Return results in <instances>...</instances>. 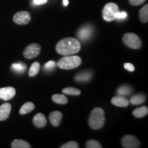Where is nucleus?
<instances>
[{
	"label": "nucleus",
	"instance_id": "18",
	"mask_svg": "<svg viewBox=\"0 0 148 148\" xmlns=\"http://www.w3.org/2000/svg\"><path fill=\"white\" fill-rule=\"evenodd\" d=\"M148 113V108L147 106H141L134 109L132 112V114L136 118H142L145 116Z\"/></svg>",
	"mask_w": 148,
	"mask_h": 148
},
{
	"label": "nucleus",
	"instance_id": "3",
	"mask_svg": "<svg viewBox=\"0 0 148 148\" xmlns=\"http://www.w3.org/2000/svg\"><path fill=\"white\" fill-rule=\"evenodd\" d=\"M81 63H82L81 58L77 56H64L63 58L59 60L57 66L60 69L69 70L77 68L80 65Z\"/></svg>",
	"mask_w": 148,
	"mask_h": 148
},
{
	"label": "nucleus",
	"instance_id": "14",
	"mask_svg": "<svg viewBox=\"0 0 148 148\" xmlns=\"http://www.w3.org/2000/svg\"><path fill=\"white\" fill-rule=\"evenodd\" d=\"M33 123L37 127H44L47 124V120L45 115L42 113H38L33 118Z\"/></svg>",
	"mask_w": 148,
	"mask_h": 148
},
{
	"label": "nucleus",
	"instance_id": "32",
	"mask_svg": "<svg viewBox=\"0 0 148 148\" xmlns=\"http://www.w3.org/2000/svg\"><path fill=\"white\" fill-rule=\"evenodd\" d=\"M47 1L48 0H34V3L35 5H40L45 4V3L47 2Z\"/></svg>",
	"mask_w": 148,
	"mask_h": 148
},
{
	"label": "nucleus",
	"instance_id": "1",
	"mask_svg": "<svg viewBox=\"0 0 148 148\" xmlns=\"http://www.w3.org/2000/svg\"><path fill=\"white\" fill-rule=\"evenodd\" d=\"M80 49L81 45L79 40L71 37L60 40L56 46L57 52L62 56L74 55L79 52Z\"/></svg>",
	"mask_w": 148,
	"mask_h": 148
},
{
	"label": "nucleus",
	"instance_id": "8",
	"mask_svg": "<svg viewBox=\"0 0 148 148\" xmlns=\"http://www.w3.org/2000/svg\"><path fill=\"white\" fill-rule=\"evenodd\" d=\"M122 146L125 148H137L140 147V142L136 136L127 134L121 139Z\"/></svg>",
	"mask_w": 148,
	"mask_h": 148
},
{
	"label": "nucleus",
	"instance_id": "23",
	"mask_svg": "<svg viewBox=\"0 0 148 148\" xmlns=\"http://www.w3.org/2000/svg\"><path fill=\"white\" fill-rule=\"evenodd\" d=\"M40 65L38 62H35L34 63H32L31 65L30 68L29 70V75L30 77H33L36 75L38 74V72L40 71Z\"/></svg>",
	"mask_w": 148,
	"mask_h": 148
},
{
	"label": "nucleus",
	"instance_id": "30",
	"mask_svg": "<svg viewBox=\"0 0 148 148\" xmlns=\"http://www.w3.org/2000/svg\"><path fill=\"white\" fill-rule=\"evenodd\" d=\"M130 3L132 5H139L143 3L146 0H128Z\"/></svg>",
	"mask_w": 148,
	"mask_h": 148
},
{
	"label": "nucleus",
	"instance_id": "24",
	"mask_svg": "<svg viewBox=\"0 0 148 148\" xmlns=\"http://www.w3.org/2000/svg\"><path fill=\"white\" fill-rule=\"evenodd\" d=\"M62 91L64 94H66V95H80L81 93L80 90L73 87L64 88L62 89Z\"/></svg>",
	"mask_w": 148,
	"mask_h": 148
},
{
	"label": "nucleus",
	"instance_id": "9",
	"mask_svg": "<svg viewBox=\"0 0 148 148\" xmlns=\"http://www.w3.org/2000/svg\"><path fill=\"white\" fill-rule=\"evenodd\" d=\"M31 20V15L27 11H20L15 13L13 16V21L18 25H27Z\"/></svg>",
	"mask_w": 148,
	"mask_h": 148
},
{
	"label": "nucleus",
	"instance_id": "26",
	"mask_svg": "<svg viewBox=\"0 0 148 148\" xmlns=\"http://www.w3.org/2000/svg\"><path fill=\"white\" fill-rule=\"evenodd\" d=\"M86 148H101V145L99 142L96 140L90 139L86 141Z\"/></svg>",
	"mask_w": 148,
	"mask_h": 148
},
{
	"label": "nucleus",
	"instance_id": "22",
	"mask_svg": "<svg viewBox=\"0 0 148 148\" xmlns=\"http://www.w3.org/2000/svg\"><path fill=\"white\" fill-rule=\"evenodd\" d=\"M139 18L140 21L143 23H147L148 21V5H145L139 10Z\"/></svg>",
	"mask_w": 148,
	"mask_h": 148
},
{
	"label": "nucleus",
	"instance_id": "19",
	"mask_svg": "<svg viewBox=\"0 0 148 148\" xmlns=\"http://www.w3.org/2000/svg\"><path fill=\"white\" fill-rule=\"evenodd\" d=\"M133 91L132 88L129 85H122L117 89L116 93L118 95L121 96H126L129 95Z\"/></svg>",
	"mask_w": 148,
	"mask_h": 148
},
{
	"label": "nucleus",
	"instance_id": "2",
	"mask_svg": "<svg viewBox=\"0 0 148 148\" xmlns=\"http://www.w3.org/2000/svg\"><path fill=\"white\" fill-rule=\"evenodd\" d=\"M105 123V112L101 108L97 107L90 112L88 125L93 130L101 129Z\"/></svg>",
	"mask_w": 148,
	"mask_h": 148
},
{
	"label": "nucleus",
	"instance_id": "20",
	"mask_svg": "<svg viewBox=\"0 0 148 148\" xmlns=\"http://www.w3.org/2000/svg\"><path fill=\"white\" fill-rule=\"evenodd\" d=\"M34 108L35 106L34 103L32 102H30V101H28V102L24 103L23 106L21 107V108L19 110V113L21 114H27L34 110Z\"/></svg>",
	"mask_w": 148,
	"mask_h": 148
},
{
	"label": "nucleus",
	"instance_id": "10",
	"mask_svg": "<svg viewBox=\"0 0 148 148\" xmlns=\"http://www.w3.org/2000/svg\"><path fill=\"white\" fill-rule=\"evenodd\" d=\"M16 94L15 88L12 86L0 88V99L4 101H8L12 99Z\"/></svg>",
	"mask_w": 148,
	"mask_h": 148
},
{
	"label": "nucleus",
	"instance_id": "12",
	"mask_svg": "<svg viewBox=\"0 0 148 148\" xmlns=\"http://www.w3.org/2000/svg\"><path fill=\"white\" fill-rule=\"evenodd\" d=\"M111 103L118 107H126L129 105V100L123 96L117 95L111 99Z\"/></svg>",
	"mask_w": 148,
	"mask_h": 148
},
{
	"label": "nucleus",
	"instance_id": "33",
	"mask_svg": "<svg viewBox=\"0 0 148 148\" xmlns=\"http://www.w3.org/2000/svg\"><path fill=\"white\" fill-rule=\"evenodd\" d=\"M62 2H63V5L64 6H66V5H68V4H69V0H63Z\"/></svg>",
	"mask_w": 148,
	"mask_h": 148
},
{
	"label": "nucleus",
	"instance_id": "5",
	"mask_svg": "<svg viewBox=\"0 0 148 148\" xmlns=\"http://www.w3.org/2000/svg\"><path fill=\"white\" fill-rule=\"evenodd\" d=\"M122 40L127 47L134 49H139L142 45L140 38L134 33H126L123 35Z\"/></svg>",
	"mask_w": 148,
	"mask_h": 148
},
{
	"label": "nucleus",
	"instance_id": "17",
	"mask_svg": "<svg viewBox=\"0 0 148 148\" xmlns=\"http://www.w3.org/2000/svg\"><path fill=\"white\" fill-rule=\"evenodd\" d=\"M11 147L12 148H30V144L24 140L15 139L11 143Z\"/></svg>",
	"mask_w": 148,
	"mask_h": 148
},
{
	"label": "nucleus",
	"instance_id": "13",
	"mask_svg": "<svg viewBox=\"0 0 148 148\" xmlns=\"http://www.w3.org/2000/svg\"><path fill=\"white\" fill-rule=\"evenodd\" d=\"M49 118L52 125L55 127H58L60 125L61 119L62 118V114L60 111H53L49 114Z\"/></svg>",
	"mask_w": 148,
	"mask_h": 148
},
{
	"label": "nucleus",
	"instance_id": "16",
	"mask_svg": "<svg viewBox=\"0 0 148 148\" xmlns=\"http://www.w3.org/2000/svg\"><path fill=\"white\" fill-rule=\"evenodd\" d=\"M145 99L146 96L144 95V94L139 93L132 96V97L130 98V103L133 105H140L141 104V103L145 102Z\"/></svg>",
	"mask_w": 148,
	"mask_h": 148
},
{
	"label": "nucleus",
	"instance_id": "31",
	"mask_svg": "<svg viewBox=\"0 0 148 148\" xmlns=\"http://www.w3.org/2000/svg\"><path fill=\"white\" fill-rule=\"evenodd\" d=\"M123 66H124V68L126 70H127V71H134V66H133L132 64L131 63H129V62H126V63L124 64V65H123Z\"/></svg>",
	"mask_w": 148,
	"mask_h": 148
},
{
	"label": "nucleus",
	"instance_id": "27",
	"mask_svg": "<svg viewBox=\"0 0 148 148\" xmlns=\"http://www.w3.org/2000/svg\"><path fill=\"white\" fill-rule=\"evenodd\" d=\"M79 145L75 141H69L60 146V148H78Z\"/></svg>",
	"mask_w": 148,
	"mask_h": 148
},
{
	"label": "nucleus",
	"instance_id": "4",
	"mask_svg": "<svg viewBox=\"0 0 148 148\" xmlns=\"http://www.w3.org/2000/svg\"><path fill=\"white\" fill-rule=\"evenodd\" d=\"M119 7L114 3H108L105 5L102 11L103 19L106 21H112L116 19V15L119 12Z\"/></svg>",
	"mask_w": 148,
	"mask_h": 148
},
{
	"label": "nucleus",
	"instance_id": "29",
	"mask_svg": "<svg viewBox=\"0 0 148 148\" xmlns=\"http://www.w3.org/2000/svg\"><path fill=\"white\" fill-rule=\"evenodd\" d=\"M127 16V14L125 12H118V13L116 15V19H125Z\"/></svg>",
	"mask_w": 148,
	"mask_h": 148
},
{
	"label": "nucleus",
	"instance_id": "21",
	"mask_svg": "<svg viewBox=\"0 0 148 148\" xmlns=\"http://www.w3.org/2000/svg\"><path fill=\"white\" fill-rule=\"evenodd\" d=\"M51 99L55 103H58V104H65L68 101V99L66 96L61 95V94H54V95L51 96Z\"/></svg>",
	"mask_w": 148,
	"mask_h": 148
},
{
	"label": "nucleus",
	"instance_id": "7",
	"mask_svg": "<svg viewBox=\"0 0 148 148\" xmlns=\"http://www.w3.org/2000/svg\"><path fill=\"white\" fill-rule=\"evenodd\" d=\"M40 50H41V48L38 44H30L23 51V56L27 59L34 58L39 55Z\"/></svg>",
	"mask_w": 148,
	"mask_h": 148
},
{
	"label": "nucleus",
	"instance_id": "28",
	"mask_svg": "<svg viewBox=\"0 0 148 148\" xmlns=\"http://www.w3.org/2000/svg\"><path fill=\"white\" fill-rule=\"evenodd\" d=\"M56 65V64L54 61L50 60L49 61V62H47V63L45 64V66H44V69L47 70V71H51V70L54 69Z\"/></svg>",
	"mask_w": 148,
	"mask_h": 148
},
{
	"label": "nucleus",
	"instance_id": "6",
	"mask_svg": "<svg viewBox=\"0 0 148 148\" xmlns=\"http://www.w3.org/2000/svg\"><path fill=\"white\" fill-rule=\"evenodd\" d=\"M93 32V28L92 25H86L81 27L77 32V36L80 41L85 42L89 40Z\"/></svg>",
	"mask_w": 148,
	"mask_h": 148
},
{
	"label": "nucleus",
	"instance_id": "11",
	"mask_svg": "<svg viewBox=\"0 0 148 148\" xmlns=\"http://www.w3.org/2000/svg\"><path fill=\"white\" fill-rule=\"evenodd\" d=\"M11 112V104L4 103L0 106V121H5L10 116Z\"/></svg>",
	"mask_w": 148,
	"mask_h": 148
},
{
	"label": "nucleus",
	"instance_id": "15",
	"mask_svg": "<svg viewBox=\"0 0 148 148\" xmlns=\"http://www.w3.org/2000/svg\"><path fill=\"white\" fill-rule=\"evenodd\" d=\"M92 77V73L90 71H83L77 74L75 77L77 82H88Z\"/></svg>",
	"mask_w": 148,
	"mask_h": 148
},
{
	"label": "nucleus",
	"instance_id": "25",
	"mask_svg": "<svg viewBox=\"0 0 148 148\" xmlns=\"http://www.w3.org/2000/svg\"><path fill=\"white\" fill-rule=\"evenodd\" d=\"M26 68L27 66L25 64L21 63V62H19V63H13L12 64V70H14V71L19 73H23L26 70Z\"/></svg>",
	"mask_w": 148,
	"mask_h": 148
}]
</instances>
